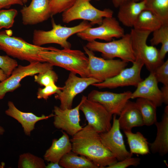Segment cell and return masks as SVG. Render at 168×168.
I'll list each match as a JSON object with an SVG mask.
<instances>
[{
	"label": "cell",
	"mask_w": 168,
	"mask_h": 168,
	"mask_svg": "<svg viewBox=\"0 0 168 168\" xmlns=\"http://www.w3.org/2000/svg\"><path fill=\"white\" fill-rule=\"evenodd\" d=\"M72 137V151L86 157L99 168H106L118 161L102 143L100 133L90 125L82 127Z\"/></svg>",
	"instance_id": "obj_1"
},
{
	"label": "cell",
	"mask_w": 168,
	"mask_h": 168,
	"mask_svg": "<svg viewBox=\"0 0 168 168\" xmlns=\"http://www.w3.org/2000/svg\"><path fill=\"white\" fill-rule=\"evenodd\" d=\"M39 56L44 62L62 68L79 74L81 77H88V58L81 50L71 49L60 50L55 48L42 51Z\"/></svg>",
	"instance_id": "obj_2"
},
{
	"label": "cell",
	"mask_w": 168,
	"mask_h": 168,
	"mask_svg": "<svg viewBox=\"0 0 168 168\" xmlns=\"http://www.w3.org/2000/svg\"><path fill=\"white\" fill-rule=\"evenodd\" d=\"M7 30L0 32V50L7 55L30 63L44 62L39 56L42 51L54 49L55 48L44 47L28 43L22 38L12 36Z\"/></svg>",
	"instance_id": "obj_3"
},
{
	"label": "cell",
	"mask_w": 168,
	"mask_h": 168,
	"mask_svg": "<svg viewBox=\"0 0 168 168\" xmlns=\"http://www.w3.org/2000/svg\"><path fill=\"white\" fill-rule=\"evenodd\" d=\"M52 29L45 31L35 30L33 32L32 43L35 45L41 46L49 44H55L63 49H71V44L68 39L72 35L92 27L88 21H83L78 25L72 27L63 26L57 24L54 20H51Z\"/></svg>",
	"instance_id": "obj_4"
},
{
	"label": "cell",
	"mask_w": 168,
	"mask_h": 168,
	"mask_svg": "<svg viewBox=\"0 0 168 168\" xmlns=\"http://www.w3.org/2000/svg\"><path fill=\"white\" fill-rule=\"evenodd\" d=\"M85 46L93 52L101 53L103 58L105 59L118 58L128 63H132L135 60L130 33L125 34L117 40L106 42L96 40L88 42Z\"/></svg>",
	"instance_id": "obj_5"
},
{
	"label": "cell",
	"mask_w": 168,
	"mask_h": 168,
	"mask_svg": "<svg viewBox=\"0 0 168 168\" xmlns=\"http://www.w3.org/2000/svg\"><path fill=\"white\" fill-rule=\"evenodd\" d=\"M151 32L132 28L130 33L132 47L135 57L141 61L150 72H154L163 62L160 58L159 50L154 46L147 44Z\"/></svg>",
	"instance_id": "obj_6"
},
{
	"label": "cell",
	"mask_w": 168,
	"mask_h": 168,
	"mask_svg": "<svg viewBox=\"0 0 168 168\" xmlns=\"http://www.w3.org/2000/svg\"><path fill=\"white\" fill-rule=\"evenodd\" d=\"M91 0H76L72 6L62 12L63 21L68 23L75 20H83L90 21L92 25H99L104 18L113 16L112 10H99L91 4Z\"/></svg>",
	"instance_id": "obj_7"
},
{
	"label": "cell",
	"mask_w": 168,
	"mask_h": 168,
	"mask_svg": "<svg viewBox=\"0 0 168 168\" xmlns=\"http://www.w3.org/2000/svg\"><path fill=\"white\" fill-rule=\"evenodd\" d=\"M83 49L88 58V77L100 82L111 78L125 68L128 62L121 59H105L95 56L85 46Z\"/></svg>",
	"instance_id": "obj_8"
},
{
	"label": "cell",
	"mask_w": 168,
	"mask_h": 168,
	"mask_svg": "<svg viewBox=\"0 0 168 168\" xmlns=\"http://www.w3.org/2000/svg\"><path fill=\"white\" fill-rule=\"evenodd\" d=\"M79 110L83 113L88 124L99 133L108 131L111 128L112 115L101 104L82 96Z\"/></svg>",
	"instance_id": "obj_9"
},
{
	"label": "cell",
	"mask_w": 168,
	"mask_h": 168,
	"mask_svg": "<svg viewBox=\"0 0 168 168\" xmlns=\"http://www.w3.org/2000/svg\"><path fill=\"white\" fill-rule=\"evenodd\" d=\"M53 66L49 63L40 62L30 63L26 66L18 65L9 77L0 82V100L3 99L7 92H12L20 87V82L24 77L53 69Z\"/></svg>",
	"instance_id": "obj_10"
},
{
	"label": "cell",
	"mask_w": 168,
	"mask_h": 168,
	"mask_svg": "<svg viewBox=\"0 0 168 168\" xmlns=\"http://www.w3.org/2000/svg\"><path fill=\"white\" fill-rule=\"evenodd\" d=\"M124 28L113 16L104 18L99 26L89 27L77 34L81 39L88 42L99 39L107 42L114 38H120L125 35Z\"/></svg>",
	"instance_id": "obj_11"
},
{
	"label": "cell",
	"mask_w": 168,
	"mask_h": 168,
	"mask_svg": "<svg viewBox=\"0 0 168 168\" xmlns=\"http://www.w3.org/2000/svg\"><path fill=\"white\" fill-rule=\"evenodd\" d=\"M76 74L70 72L62 90L55 96V99L60 101L59 107L62 109L72 108L73 100L77 95L89 86L100 82L91 77H79Z\"/></svg>",
	"instance_id": "obj_12"
},
{
	"label": "cell",
	"mask_w": 168,
	"mask_h": 168,
	"mask_svg": "<svg viewBox=\"0 0 168 168\" xmlns=\"http://www.w3.org/2000/svg\"><path fill=\"white\" fill-rule=\"evenodd\" d=\"M133 64L131 67L124 69L116 76L92 85L99 89H113L129 86L137 87L143 80L140 74L144 65L138 59H135Z\"/></svg>",
	"instance_id": "obj_13"
},
{
	"label": "cell",
	"mask_w": 168,
	"mask_h": 168,
	"mask_svg": "<svg viewBox=\"0 0 168 168\" xmlns=\"http://www.w3.org/2000/svg\"><path fill=\"white\" fill-rule=\"evenodd\" d=\"M116 115L114 114L113 123L107 132L100 133L103 145L113 154L118 161L132 157L133 154L126 148L122 134L120 131Z\"/></svg>",
	"instance_id": "obj_14"
},
{
	"label": "cell",
	"mask_w": 168,
	"mask_h": 168,
	"mask_svg": "<svg viewBox=\"0 0 168 168\" xmlns=\"http://www.w3.org/2000/svg\"><path fill=\"white\" fill-rule=\"evenodd\" d=\"M132 93L130 91L115 93L93 90L87 97L88 99L101 104L112 115H119L127 102L131 99Z\"/></svg>",
	"instance_id": "obj_15"
},
{
	"label": "cell",
	"mask_w": 168,
	"mask_h": 168,
	"mask_svg": "<svg viewBox=\"0 0 168 168\" xmlns=\"http://www.w3.org/2000/svg\"><path fill=\"white\" fill-rule=\"evenodd\" d=\"M82 101L81 100L80 103L73 109H62L59 107L54 106L53 110L54 127L72 136L80 130L82 127L80 124L79 107Z\"/></svg>",
	"instance_id": "obj_16"
},
{
	"label": "cell",
	"mask_w": 168,
	"mask_h": 168,
	"mask_svg": "<svg viewBox=\"0 0 168 168\" xmlns=\"http://www.w3.org/2000/svg\"><path fill=\"white\" fill-rule=\"evenodd\" d=\"M49 3V0H32L28 6L20 10L23 24L36 25L51 17Z\"/></svg>",
	"instance_id": "obj_17"
},
{
	"label": "cell",
	"mask_w": 168,
	"mask_h": 168,
	"mask_svg": "<svg viewBox=\"0 0 168 168\" xmlns=\"http://www.w3.org/2000/svg\"><path fill=\"white\" fill-rule=\"evenodd\" d=\"M7 105L8 108L5 111V114L17 120L21 124L24 133L27 136L30 135L37 122L54 116L53 113L47 116L42 114L40 116H38L31 112H22L18 109L12 101L8 102Z\"/></svg>",
	"instance_id": "obj_18"
},
{
	"label": "cell",
	"mask_w": 168,
	"mask_h": 168,
	"mask_svg": "<svg viewBox=\"0 0 168 168\" xmlns=\"http://www.w3.org/2000/svg\"><path fill=\"white\" fill-rule=\"evenodd\" d=\"M118 119L120 129L132 131L135 127L144 125L142 115L135 102L129 100L121 110Z\"/></svg>",
	"instance_id": "obj_19"
},
{
	"label": "cell",
	"mask_w": 168,
	"mask_h": 168,
	"mask_svg": "<svg viewBox=\"0 0 168 168\" xmlns=\"http://www.w3.org/2000/svg\"><path fill=\"white\" fill-rule=\"evenodd\" d=\"M157 128V134L154 141L150 144L152 153H158L163 156L168 152V105L165 107L161 121L155 123Z\"/></svg>",
	"instance_id": "obj_20"
},
{
	"label": "cell",
	"mask_w": 168,
	"mask_h": 168,
	"mask_svg": "<svg viewBox=\"0 0 168 168\" xmlns=\"http://www.w3.org/2000/svg\"><path fill=\"white\" fill-rule=\"evenodd\" d=\"M59 139L53 140L51 146L45 152L44 157L48 162L58 163L61 158L72 150V146L68 134L62 131Z\"/></svg>",
	"instance_id": "obj_21"
},
{
	"label": "cell",
	"mask_w": 168,
	"mask_h": 168,
	"mask_svg": "<svg viewBox=\"0 0 168 168\" xmlns=\"http://www.w3.org/2000/svg\"><path fill=\"white\" fill-rule=\"evenodd\" d=\"M117 17L119 22L128 27H133L141 12L145 9V2L142 0L138 2H130L119 7Z\"/></svg>",
	"instance_id": "obj_22"
},
{
	"label": "cell",
	"mask_w": 168,
	"mask_h": 168,
	"mask_svg": "<svg viewBox=\"0 0 168 168\" xmlns=\"http://www.w3.org/2000/svg\"><path fill=\"white\" fill-rule=\"evenodd\" d=\"M163 23L160 19L150 11H142L138 16L133 28L137 30L153 32L159 28Z\"/></svg>",
	"instance_id": "obj_23"
},
{
	"label": "cell",
	"mask_w": 168,
	"mask_h": 168,
	"mask_svg": "<svg viewBox=\"0 0 168 168\" xmlns=\"http://www.w3.org/2000/svg\"><path fill=\"white\" fill-rule=\"evenodd\" d=\"M124 132L132 154L145 155L150 153L147 140L141 133H133L132 131Z\"/></svg>",
	"instance_id": "obj_24"
},
{
	"label": "cell",
	"mask_w": 168,
	"mask_h": 168,
	"mask_svg": "<svg viewBox=\"0 0 168 168\" xmlns=\"http://www.w3.org/2000/svg\"><path fill=\"white\" fill-rule=\"evenodd\" d=\"M58 163L64 168H99L86 157L82 155L79 156L72 151L64 155Z\"/></svg>",
	"instance_id": "obj_25"
},
{
	"label": "cell",
	"mask_w": 168,
	"mask_h": 168,
	"mask_svg": "<svg viewBox=\"0 0 168 168\" xmlns=\"http://www.w3.org/2000/svg\"><path fill=\"white\" fill-rule=\"evenodd\" d=\"M142 116L144 125L150 126L157 121L156 108L155 105L146 99L137 98L135 102Z\"/></svg>",
	"instance_id": "obj_26"
},
{
	"label": "cell",
	"mask_w": 168,
	"mask_h": 168,
	"mask_svg": "<svg viewBox=\"0 0 168 168\" xmlns=\"http://www.w3.org/2000/svg\"><path fill=\"white\" fill-rule=\"evenodd\" d=\"M152 33V37L150 40L151 44L154 46L161 44L159 50V55L161 59L163 60L168 52V24H163Z\"/></svg>",
	"instance_id": "obj_27"
},
{
	"label": "cell",
	"mask_w": 168,
	"mask_h": 168,
	"mask_svg": "<svg viewBox=\"0 0 168 168\" xmlns=\"http://www.w3.org/2000/svg\"><path fill=\"white\" fill-rule=\"evenodd\" d=\"M141 98L148 100L153 103L157 107L163 103L162 93H158L144 85L140 82L137 86L136 90L132 92L131 99Z\"/></svg>",
	"instance_id": "obj_28"
},
{
	"label": "cell",
	"mask_w": 168,
	"mask_h": 168,
	"mask_svg": "<svg viewBox=\"0 0 168 168\" xmlns=\"http://www.w3.org/2000/svg\"><path fill=\"white\" fill-rule=\"evenodd\" d=\"M143 0L145 2V10L156 15L163 24H168V0Z\"/></svg>",
	"instance_id": "obj_29"
},
{
	"label": "cell",
	"mask_w": 168,
	"mask_h": 168,
	"mask_svg": "<svg viewBox=\"0 0 168 168\" xmlns=\"http://www.w3.org/2000/svg\"><path fill=\"white\" fill-rule=\"evenodd\" d=\"M44 160L30 153L21 154L19 157V168H46Z\"/></svg>",
	"instance_id": "obj_30"
},
{
	"label": "cell",
	"mask_w": 168,
	"mask_h": 168,
	"mask_svg": "<svg viewBox=\"0 0 168 168\" xmlns=\"http://www.w3.org/2000/svg\"><path fill=\"white\" fill-rule=\"evenodd\" d=\"M17 14V10L15 9L0 10V30L12 27Z\"/></svg>",
	"instance_id": "obj_31"
},
{
	"label": "cell",
	"mask_w": 168,
	"mask_h": 168,
	"mask_svg": "<svg viewBox=\"0 0 168 168\" xmlns=\"http://www.w3.org/2000/svg\"><path fill=\"white\" fill-rule=\"evenodd\" d=\"M38 74L34 76V81L42 86H45L52 83H55L58 79V75L53 69Z\"/></svg>",
	"instance_id": "obj_32"
},
{
	"label": "cell",
	"mask_w": 168,
	"mask_h": 168,
	"mask_svg": "<svg viewBox=\"0 0 168 168\" xmlns=\"http://www.w3.org/2000/svg\"><path fill=\"white\" fill-rule=\"evenodd\" d=\"M76 0H49L51 17L63 12L74 3Z\"/></svg>",
	"instance_id": "obj_33"
},
{
	"label": "cell",
	"mask_w": 168,
	"mask_h": 168,
	"mask_svg": "<svg viewBox=\"0 0 168 168\" xmlns=\"http://www.w3.org/2000/svg\"><path fill=\"white\" fill-rule=\"evenodd\" d=\"M18 66L17 61L8 55H0V68L8 77L12 71Z\"/></svg>",
	"instance_id": "obj_34"
},
{
	"label": "cell",
	"mask_w": 168,
	"mask_h": 168,
	"mask_svg": "<svg viewBox=\"0 0 168 168\" xmlns=\"http://www.w3.org/2000/svg\"><path fill=\"white\" fill-rule=\"evenodd\" d=\"M62 87L57 86L55 83H52L44 86V88H39L37 92V98L47 100L52 95L56 94L62 90Z\"/></svg>",
	"instance_id": "obj_35"
},
{
	"label": "cell",
	"mask_w": 168,
	"mask_h": 168,
	"mask_svg": "<svg viewBox=\"0 0 168 168\" xmlns=\"http://www.w3.org/2000/svg\"><path fill=\"white\" fill-rule=\"evenodd\" d=\"M153 73L158 83L168 85V59L157 67Z\"/></svg>",
	"instance_id": "obj_36"
},
{
	"label": "cell",
	"mask_w": 168,
	"mask_h": 168,
	"mask_svg": "<svg viewBox=\"0 0 168 168\" xmlns=\"http://www.w3.org/2000/svg\"><path fill=\"white\" fill-rule=\"evenodd\" d=\"M141 159L138 157H131L122 161H118L106 168H125L130 166H137L140 164Z\"/></svg>",
	"instance_id": "obj_37"
},
{
	"label": "cell",
	"mask_w": 168,
	"mask_h": 168,
	"mask_svg": "<svg viewBox=\"0 0 168 168\" xmlns=\"http://www.w3.org/2000/svg\"><path fill=\"white\" fill-rule=\"evenodd\" d=\"M142 83L148 87L155 92L161 93V91L158 86V82L153 72H150L149 75Z\"/></svg>",
	"instance_id": "obj_38"
},
{
	"label": "cell",
	"mask_w": 168,
	"mask_h": 168,
	"mask_svg": "<svg viewBox=\"0 0 168 168\" xmlns=\"http://www.w3.org/2000/svg\"><path fill=\"white\" fill-rule=\"evenodd\" d=\"M22 0H0V10L2 8H9L13 5H23Z\"/></svg>",
	"instance_id": "obj_39"
},
{
	"label": "cell",
	"mask_w": 168,
	"mask_h": 168,
	"mask_svg": "<svg viewBox=\"0 0 168 168\" xmlns=\"http://www.w3.org/2000/svg\"><path fill=\"white\" fill-rule=\"evenodd\" d=\"M162 92L163 103L168 104V85H164L161 90Z\"/></svg>",
	"instance_id": "obj_40"
},
{
	"label": "cell",
	"mask_w": 168,
	"mask_h": 168,
	"mask_svg": "<svg viewBox=\"0 0 168 168\" xmlns=\"http://www.w3.org/2000/svg\"><path fill=\"white\" fill-rule=\"evenodd\" d=\"M141 0H112L114 6L115 7H119L121 5L130 2H138Z\"/></svg>",
	"instance_id": "obj_41"
},
{
	"label": "cell",
	"mask_w": 168,
	"mask_h": 168,
	"mask_svg": "<svg viewBox=\"0 0 168 168\" xmlns=\"http://www.w3.org/2000/svg\"><path fill=\"white\" fill-rule=\"evenodd\" d=\"M58 163L50 162L46 166V168H62Z\"/></svg>",
	"instance_id": "obj_42"
},
{
	"label": "cell",
	"mask_w": 168,
	"mask_h": 168,
	"mask_svg": "<svg viewBox=\"0 0 168 168\" xmlns=\"http://www.w3.org/2000/svg\"><path fill=\"white\" fill-rule=\"evenodd\" d=\"M8 77L3 71L2 69H0V81L1 82H2Z\"/></svg>",
	"instance_id": "obj_43"
},
{
	"label": "cell",
	"mask_w": 168,
	"mask_h": 168,
	"mask_svg": "<svg viewBox=\"0 0 168 168\" xmlns=\"http://www.w3.org/2000/svg\"><path fill=\"white\" fill-rule=\"evenodd\" d=\"M5 132V130L4 128L0 126V135L3 134Z\"/></svg>",
	"instance_id": "obj_44"
},
{
	"label": "cell",
	"mask_w": 168,
	"mask_h": 168,
	"mask_svg": "<svg viewBox=\"0 0 168 168\" xmlns=\"http://www.w3.org/2000/svg\"><path fill=\"white\" fill-rule=\"evenodd\" d=\"M24 4H25L28 1V0H22Z\"/></svg>",
	"instance_id": "obj_45"
},
{
	"label": "cell",
	"mask_w": 168,
	"mask_h": 168,
	"mask_svg": "<svg viewBox=\"0 0 168 168\" xmlns=\"http://www.w3.org/2000/svg\"><path fill=\"white\" fill-rule=\"evenodd\" d=\"M95 0L98 1H100V0Z\"/></svg>",
	"instance_id": "obj_46"
}]
</instances>
